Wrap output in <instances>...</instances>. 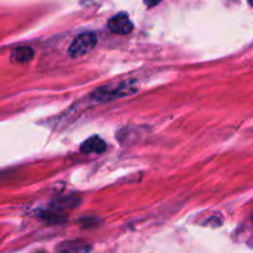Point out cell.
Wrapping results in <instances>:
<instances>
[{
  "instance_id": "1",
  "label": "cell",
  "mask_w": 253,
  "mask_h": 253,
  "mask_svg": "<svg viewBox=\"0 0 253 253\" xmlns=\"http://www.w3.org/2000/svg\"><path fill=\"white\" fill-rule=\"evenodd\" d=\"M136 91H137V83L135 81H127L116 85L103 86L94 91L93 98L96 101H110L123 96H128Z\"/></svg>"
},
{
  "instance_id": "2",
  "label": "cell",
  "mask_w": 253,
  "mask_h": 253,
  "mask_svg": "<svg viewBox=\"0 0 253 253\" xmlns=\"http://www.w3.org/2000/svg\"><path fill=\"white\" fill-rule=\"evenodd\" d=\"M96 42H98V39L94 32L81 34L72 41L68 48V56L71 58H79L82 56H85L95 48Z\"/></svg>"
},
{
  "instance_id": "3",
  "label": "cell",
  "mask_w": 253,
  "mask_h": 253,
  "mask_svg": "<svg viewBox=\"0 0 253 253\" xmlns=\"http://www.w3.org/2000/svg\"><path fill=\"white\" fill-rule=\"evenodd\" d=\"M108 27L111 32L118 35H127L130 32H132L133 30V24L131 22V20L128 19L127 14H120L115 15V16L111 17L108 21Z\"/></svg>"
},
{
  "instance_id": "4",
  "label": "cell",
  "mask_w": 253,
  "mask_h": 253,
  "mask_svg": "<svg viewBox=\"0 0 253 253\" xmlns=\"http://www.w3.org/2000/svg\"><path fill=\"white\" fill-rule=\"evenodd\" d=\"M105 150V141L101 140L99 136H93V137L88 138L81 146V152L85 153V155H90V153H103Z\"/></svg>"
},
{
  "instance_id": "5",
  "label": "cell",
  "mask_w": 253,
  "mask_h": 253,
  "mask_svg": "<svg viewBox=\"0 0 253 253\" xmlns=\"http://www.w3.org/2000/svg\"><path fill=\"white\" fill-rule=\"evenodd\" d=\"M35 56V52L31 47L29 46H21L16 47L12 49L11 52V61L14 63H27L31 61Z\"/></svg>"
},
{
  "instance_id": "6",
  "label": "cell",
  "mask_w": 253,
  "mask_h": 253,
  "mask_svg": "<svg viewBox=\"0 0 253 253\" xmlns=\"http://www.w3.org/2000/svg\"><path fill=\"white\" fill-rule=\"evenodd\" d=\"M58 250L61 251H89L90 247H88L83 242H64Z\"/></svg>"
},
{
  "instance_id": "7",
  "label": "cell",
  "mask_w": 253,
  "mask_h": 253,
  "mask_svg": "<svg viewBox=\"0 0 253 253\" xmlns=\"http://www.w3.org/2000/svg\"><path fill=\"white\" fill-rule=\"evenodd\" d=\"M162 1V0H143V2H145L147 6H156V5H158L160 2Z\"/></svg>"
}]
</instances>
